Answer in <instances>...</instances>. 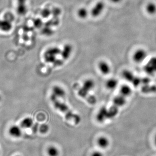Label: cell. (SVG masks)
Masks as SVG:
<instances>
[{
  "label": "cell",
  "instance_id": "cell-1",
  "mask_svg": "<svg viewBox=\"0 0 156 156\" xmlns=\"http://www.w3.org/2000/svg\"><path fill=\"white\" fill-rule=\"evenodd\" d=\"M50 100L55 108L64 115L66 119L73 122L76 125H79L80 123L81 118L79 115L73 112L68 106L67 105L62 102L59 99L51 94Z\"/></svg>",
  "mask_w": 156,
  "mask_h": 156
},
{
  "label": "cell",
  "instance_id": "cell-2",
  "mask_svg": "<svg viewBox=\"0 0 156 156\" xmlns=\"http://www.w3.org/2000/svg\"><path fill=\"white\" fill-rule=\"evenodd\" d=\"M14 17L12 13L8 12L5 14L2 19H0V30L3 32H9L13 28Z\"/></svg>",
  "mask_w": 156,
  "mask_h": 156
},
{
  "label": "cell",
  "instance_id": "cell-3",
  "mask_svg": "<svg viewBox=\"0 0 156 156\" xmlns=\"http://www.w3.org/2000/svg\"><path fill=\"white\" fill-rule=\"evenodd\" d=\"M61 49L57 47H51L46 50L44 54L45 61L48 63L53 64L60 56Z\"/></svg>",
  "mask_w": 156,
  "mask_h": 156
},
{
  "label": "cell",
  "instance_id": "cell-4",
  "mask_svg": "<svg viewBox=\"0 0 156 156\" xmlns=\"http://www.w3.org/2000/svg\"><path fill=\"white\" fill-rule=\"evenodd\" d=\"M144 70L149 76L156 75V56H153L150 58L145 63Z\"/></svg>",
  "mask_w": 156,
  "mask_h": 156
},
{
  "label": "cell",
  "instance_id": "cell-5",
  "mask_svg": "<svg viewBox=\"0 0 156 156\" xmlns=\"http://www.w3.org/2000/svg\"><path fill=\"white\" fill-rule=\"evenodd\" d=\"M75 87H76L77 90L78 95L79 96L82 98H84L90 104L94 105L96 103L97 99L95 96L89 94V92L83 89L82 87L78 86V87H77L76 85Z\"/></svg>",
  "mask_w": 156,
  "mask_h": 156
},
{
  "label": "cell",
  "instance_id": "cell-6",
  "mask_svg": "<svg viewBox=\"0 0 156 156\" xmlns=\"http://www.w3.org/2000/svg\"><path fill=\"white\" fill-rule=\"evenodd\" d=\"M16 11L18 15L24 16L28 12V0H16Z\"/></svg>",
  "mask_w": 156,
  "mask_h": 156
},
{
  "label": "cell",
  "instance_id": "cell-7",
  "mask_svg": "<svg viewBox=\"0 0 156 156\" xmlns=\"http://www.w3.org/2000/svg\"><path fill=\"white\" fill-rule=\"evenodd\" d=\"M147 57V52L144 49H139L133 53L132 58L134 62L136 63H140L145 61Z\"/></svg>",
  "mask_w": 156,
  "mask_h": 156
},
{
  "label": "cell",
  "instance_id": "cell-8",
  "mask_svg": "<svg viewBox=\"0 0 156 156\" xmlns=\"http://www.w3.org/2000/svg\"><path fill=\"white\" fill-rule=\"evenodd\" d=\"M105 9V4L102 1L98 2L94 5L91 9V15L94 17H97L100 16L103 13Z\"/></svg>",
  "mask_w": 156,
  "mask_h": 156
},
{
  "label": "cell",
  "instance_id": "cell-9",
  "mask_svg": "<svg viewBox=\"0 0 156 156\" xmlns=\"http://www.w3.org/2000/svg\"><path fill=\"white\" fill-rule=\"evenodd\" d=\"M73 48L72 46L69 44H66L61 49L60 56L62 59L63 61L67 60L69 58L73 53Z\"/></svg>",
  "mask_w": 156,
  "mask_h": 156
},
{
  "label": "cell",
  "instance_id": "cell-10",
  "mask_svg": "<svg viewBox=\"0 0 156 156\" xmlns=\"http://www.w3.org/2000/svg\"><path fill=\"white\" fill-rule=\"evenodd\" d=\"M52 94L59 99L65 97L66 92L62 87L56 85L52 88Z\"/></svg>",
  "mask_w": 156,
  "mask_h": 156
},
{
  "label": "cell",
  "instance_id": "cell-11",
  "mask_svg": "<svg viewBox=\"0 0 156 156\" xmlns=\"http://www.w3.org/2000/svg\"><path fill=\"white\" fill-rule=\"evenodd\" d=\"M108 108L105 107L101 108L96 115V120L98 122H103L108 119Z\"/></svg>",
  "mask_w": 156,
  "mask_h": 156
},
{
  "label": "cell",
  "instance_id": "cell-12",
  "mask_svg": "<svg viewBox=\"0 0 156 156\" xmlns=\"http://www.w3.org/2000/svg\"><path fill=\"white\" fill-rule=\"evenodd\" d=\"M98 68L100 72L104 75L109 74L111 70L109 64L105 61H100L98 63Z\"/></svg>",
  "mask_w": 156,
  "mask_h": 156
},
{
  "label": "cell",
  "instance_id": "cell-13",
  "mask_svg": "<svg viewBox=\"0 0 156 156\" xmlns=\"http://www.w3.org/2000/svg\"><path fill=\"white\" fill-rule=\"evenodd\" d=\"M126 102H127L126 98L120 94L119 95L116 96L114 98L113 105L119 108L124 106L126 104Z\"/></svg>",
  "mask_w": 156,
  "mask_h": 156
},
{
  "label": "cell",
  "instance_id": "cell-14",
  "mask_svg": "<svg viewBox=\"0 0 156 156\" xmlns=\"http://www.w3.org/2000/svg\"><path fill=\"white\" fill-rule=\"evenodd\" d=\"M9 134L11 136L14 137H19L22 134L21 128L17 126H11L9 130Z\"/></svg>",
  "mask_w": 156,
  "mask_h": 156
},
{
  "label": "cell",
  "instance_id": "cell-15",
  "mask_svg": "<svg viewBox=\"0 0 156 156\" xmlns=\"http://www.w3.org/2000/svg\"><path fill=\"white\" fill-rule=\"evenodd\" d=\"M132 93V88L128 85H123L120 89V94L127 98L131 95Z\"/></svg>",
  "mask_w": 156,
  "mask_h": 156
},
{
  "label": "cell",
  "instance_id": "cell-16",
  "mask_svg": "<svg viewBox=\"0 0 156 156\" xmlns=\"http://www.w3.org/2000/svg\"><path fill=\"white\" fill-rule=\"evenodd\" d=\"M95 82L94 80L88 79L84 81L82 87L88 92H90L95 87Z\"/></svg>",
  "mask_w": 156,
  "mask_h": 156
},
{
  "label": "cell",
  "instance_id": "cell-17",
  "mask_svg": "<svg viewBox=\"0 0 156 156\" xmlns=\"http://www.w3.org/2000/svg\"><path fill=\"white\" fill-rule=\"evenodd\" d=\"M122 76L126 81H128L131 83H132L136 76L134 75V74L132 72L128 69L123 70L122 73Z\"/></svg>",
  "mask_w": 156,
  "mask_h": 156
},
{
  "label": "cell",
  "instance_id": "cell-18",
  "mask_svg": "<svg viewBox=\"0 0 156 156\" xmlns=\"http://www.w3.org/2000/svg\"><path fill=\"white\" fill-rule=\"evenodd\" d=\"M119 112V108L113 105L108 108V119H111L116 117Z\"/></svg>",
  "mask_w": 156,
  "mask_h": 156
},
{
  "label": "cell",
  "instance_id": "cell-19",
  "mask_svg": "<svg viewBox=\"0 0 156 156\" xmlns=\"http://www.w3.org/2000/svg\"><path fill=\"white\" fill-rule=\"evenodd\" d=\"M33 120L32 119L29 117H27V118H24L21 121L20 126L21 128L24 129H27V128H31L33 126Z\"/></svg>",
  "mask_w": 156,
  "mask_h": 156
},
{
  "label": "cell",
  "instance_id": "cell-20",
  "mask_svg": "<svg viewBox=\"0 0 156 156\" xmlns=\"http://www.w3.org/2000/svg\"><path fill=\"white\" fill-rule=\"evenodd\" d=\"M118 84H119V81L117 79L111 78L107 81L105 85L108 89L109 90H114L118 87Z\"/></svg>",
  "mask_w": 156,
  "mask_h": 156
},
{
  "label": "cell",
  "instance_id": "cell-21",
  "mask_svg": "<svg viewBox=\"0 0 156 156\" xmlns=\"http://www.w3.org/2000/svg\"><path fill=\"white\" fill-rule=\"evenodd\" d=\"M97 143L99 147L102 148H105L108 147L109 144V141L108 138L105 136H101L98 139Z\"/></svg>",
  "mask_w": 156,
  "mask_h": 156
},
{
  "label": "cell",
  "instance_id": "cell-22",
  "mask_svg": "<svg viewBox=\"0 0 156 156\" xmlns=\"http://www.w3.org/2000/svg\"><path fill=\"white\" fill-rule=\"evenodd\" d=\"M77 14L79 18L81 19H85L88 17L89 12L87 8L82 7L78 9Z\"/></svg>",
  "mask_w": 156,
  "mask_h": 156
},
{
  "label": "cell",
  "instance_id": "cell-23",
  "mask_svg": "<svg viewBox=\"0 0 156 156\" xmlns=\"http://www.w3.org/2000/svg\"><path fill=\"white\" fill-rule=\"evenodd\" d=\"M150 84L144 85L142 90L144 93H151L156 92V86L151 85Z\"/></svg>",
  "mask_w": 156,
  "mask_h": 156
},
{
  "label": "cell",
  "instance_id": "cell-24",
  "mask_svg": "<svg viewBox=\"0 0 156 156\" xmlns=\"http://www.w3.org/2000/svg\"><path fill=\"white\" fill-rule=\"evenodd\" d=\"M147 12L149 14H154L156 13V5L154 3L152 2H150L148 3L146 6Z\"/></svg>",
  "mask_w": 156,
  "mask_h": 156
},
{
  "label": "cell",
  "instance_id": "cell-25",
  "mask_svg": "<svg viewBox=\"0 0 156 156\" xmlns=\"http://www.w3.org/2000/svg\"><path fill=\"white\" fill-rule=\"evenodd\" d=\"M47 153L49 156H58L59 154L58 149L54 146H50L48 148Z\"/></svg>",
  "mask_w": 156,
  "mask_h": 156
},
{
  "label": "cell",
  "instance_id": "cell-26",
  "mask_svg": "<svg viewBox=\"0 0 156 156\" xmlns=\"http://www.w3.org/2000/svg\"><path fill=\"white\" fill-rule=\"evenodd\" d=\"M49 126L46 124H42L39 127L38 130L40 133L42 134H46L49 131Z\"/></svg>",
  "mask_w": 156,
  "mask_h": 156
},
{
  "label": "cell",
  "instance_id": "cell-27",
  "mask_svg": "<svg viewBox=\"0 0 156 156\" xmlns=\"http://www.w3.org/2000/svg\"><path fill=\"white\" fill-rule=\"evenodd\" d=\"M91 156H103V154L98 151H95L93 152L91 155Z\"/></svg>",
  "mask_w": 156,
  "mask_h": 156
},
{
  "label": "cell",
  "instance_id": "cell-28",
  "mask_svg": "<svg viewBox=\"0 0 156 156\" xmlns=\"http://www.w3.org/2000/svg\"><path fill=\"white\" fill-rule=\"evenodd\" d=\"M43 12H44V15L46 17H47V16H49L50 14V11H49V10H47V9H46Z\"/></svg>",
  "mask_w": 156,
  "mask_h": 156
},
{
  "label": "cell",
  "instance_id": "cell-29",
  "mask_svg": "<svg viewBox=\"0 0 156 156\" xmlns=\"http://www.w3.org/2000/svg\"><path fill=\"white\" fill-rule=\"evenodd\" d=\"M111 2L114 4H118L122 2V0H110Z\"/></svg>",
  "mask_w": 156,
  "mask_h": 156
},
{
  "label": "cell",
  "instance_id": "cell-30",
  "mask_svg": "<svg viewBox=\"0 0 156 156\" xmlns=\"http://www.w3.org/2000/svg\"><path fill=\"white\" fill-rule=\"evenodd\" d=\"M154 143L155 145L156 146V134L154 136Z\"/></svg>",
  "mask_w": 156,
  "mask_h": 156
},
{
  "label": "cell",
  "instance_id": "cell-31",
  "mask_svg": "<svg viewBox=\"0 0 156 156\" xmlns=\"http://www.w3.org/2000/svg\"><path fill=\"white\" fill-rule=\"evenodd\" d=\"M1 99H2V97H1V95H0V101H1Z\"/></svg>",
  "mask_w": 156,
  "mask_h": 156
},
{
  "label": "cell",
  "instance_id": "cell-32",
  "mask_svg": "<svg viewBox=\"0 0 156 156\" xmlns=\"http://www.w3.org/2000/svg\"><path fill=\"white\" fill-rule=\"evenodd\" d=\"M19 156V155H17V156Z\"/></svg>",
  "mask_w": 156,
  "mask_h": 156
}]
</instances>
